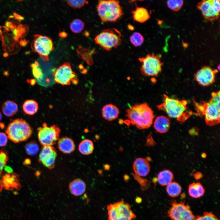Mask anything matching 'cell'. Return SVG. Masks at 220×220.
I'll return each instance as SVG.
<instances>
[{"instance_id": "16", "label": "cell", "mask_w": 220, "mask_h": 220, "mask_svg": "<svg viewBox=\"0 0 220 220\" xmlns=\"http://www.w3.org/2000/svg\"><path fill=\"white\" fill-rule=\"evenodd\" d=\"M133 169L137 175L141 177L146 176L150 171V165L147 160L142 158L137 159L133 164Z\"/></svg>"}, {"instance_id": "4", "label": "cell", "mask_w": 220, "mask_h": 220, "mask_svg": "<svg viewBox=\"0 0 220 220\" xmlns=\"http://www.w3.org/2000/svg\"><path fill=\"white\" fill-rule=\"evenodd\" d=\"M97 8L98 15L103 22L116 21L123 15L122 7L118 1H99Z\"/></svg>"}, {"instance_id": "3", "label": "cell", "mask_w": 220, "mask_h": 220, "mask_svg": "<svg viewBox=\"0 0 220 220\" xmlns=\"http://www.w3.org/2000/svg\"><path fill=\"white\" fill-rule=\"evenodd\" d=\"M185 100H179L170 98L165 94L163 95V102L157 106V108L166 112L168 116L175 118L179 122L183 123L193 114L187 107Z\"/></svg>"}, {"instance_id": "42", "label": "cell", "mask_w": 220, "mask_h": 220, "mask_svg": "<svg viewBox=\"0 0 220 220\" xmlns=\"http://www.w3.org/2000/svg\"><path fill=\"white\" fill-rule=\"evenodd\" d=\"M11 24V22L8 21H6L5 23V27L7 28H10V25Z\"/></svg>"}, {"instance_id": "7", "label": "cell", "mask_w": 220, "mask_h": 220, "mask_svg": "<svg viewBox=\"0 0 220 220\" xmlns=\"http://www.w3.org/2000/svg\"><path fill=\"white\" fill-rule=\"evenodd\" d=\"M107 210L108 220H132L136 217L130 205L123 200L109 204Z\"/></svg>"}, {"instance_id": "10", "label": "cell", "mask_w": 220, "mask_h": 220, "mask_svg": "<svg viewBox=\"0 0 220 220\" xmlns=\"http://www.w3.org/2000/svg\"><path fill=\"white\" fill-rule=\"evenodd\" d=\"M53 76L55 82L62 85H69L72 82L76 84L78 80L70 63L65 62L54 70Z\"/></svg>"}, {"instance_id": "37", "label": "cell", "mask_w": 220, "mask_h": 220, "mask_svg": "<svg viewBox=\"0 0 220 220\" xmlns=\"http://www.w3.org/2000/svg\"><path fill=\"white\" fill-rule=\"evenodd\" d=\"M20 44L21 46L25 47L27 45L28 42L24 39L21 40L20 42Z\"/></svg>"}, {"instance_id": "40", "label": "cell", "mask_w": 220, "mask_h": 220, "mask_svg": "<svg viewBox=\"0 0 220 220\" xmlns=\"http://www.w3.org/2000/svg\"><path fill=\"white\" fill-rule=\"evenodd\" d=\"M2 170L0 169V192L2 191V187L3 184L2 181V178H1V174Z\"/></svg>"}, {"instance_id": "35", "label": "cell", "mask_w": 220, "mask_h": 220, "mask_svg": "<svg viewBox=\"0 0 220 220\" xmlns=\"http://www.w3.org/2000/svg\"><path fill=\"white\" fill-rule=\"evenodd\" d=\"M8 137L5 133L0 132V147L6 145L8 141Z\"/></svg>"}, {"instance_id": "33", "label": "cell", "mask_w": 220, "mask_h": 220, "mask_svg": "<svg viewBox=\"0 0 220 220\" xmlns=\"http://www.w3.org/2000/svg\"><path fill=\"white\" fill-rule=\"evenodd\" d=\"M194 220H219L213 213L205 212L202 215L195 216Z\"/></svg>"}, {"instance_id": "25", "label": "cell", "mask_w": 220, "mask_h": 220, "mask_svg": "<svg viewBox=\"0 0 220 220\" xmlns=\"http://www.w3.org/2000/svg\"><path fill=\"white\" fill-rule=\"evenodd\" d=\"M173 179V174L168 170H163L160 172L157 175V181L162 186H167L172 182Z\"/></svg>"}, {"instance_id": "22", "label": "cell", "mask_w": 220, "mask_h": 220, "mask_svg": "<svg viewBox=\"0 0 220 220\" xmlns=\"http://www.w3.org/2000/svg\"><path fill=\"white\" fill-rule=\"evenodd\" d=\"M134 20L140 23H143L149 20L150 15L148 10L143 7H136L132 12Z\"/></svg>"}, {"instance_id": "38", "label": "cell", "mask_w": 220, "mask_h": 220, "mask_svg": "<svg viewBox=\"0 0 220 220\" xmlns=\"http://www.w3.org/2000/svg\"><path fill=\"white\" fill-rule=\"evenodd\" d=\"M12 32L14 36L19 37V31L16 28H14L13 29Z\"/></svg>"}, {"instance_id": "13", "label": "cell", "mask_w": 220, "mask_h": 220, "mask_svg": "<svg viewBox=\"0 0 220 220\" xmlns=\"http://www.w3.org/2000/svg\"><path fill=\"white\" fill-rule=\"evenodd\" d=\"M168 211L169 217L172 220H194L195 216L189 206L183 202L178 203L173 201Z\"/></svg>"}, {"instance_id": "27", "label": "cell", "mask_w": 220, "mask_h": 220, "mask_svg": "<svg viewBox=\"0 0 220 220\" xmlns=\"http://www.w3.org/2000/svg\"><path fill=\"white\" fill-rule=\"evenodd\" d=\"M22 108L24 112L26 114L32 115L37 112L38 109V105L33 100H28L23 103Z\"/></svg>"}, {"instance_id": "46", "label": "cell", "mask_w": 220, "mask_h": 220, "mask_svg": "<svg viewBox=\"0 0 220 220\" xmlns=\"http://www.w3.org/2000/svg\"><path fill=\"white\" fill-rule=\"evenodd\" d=\"M218 68V69L219 70H220V65L219 64L217 67Z\"/></svg>"}, {"instance_id": "19", "label": "cell", "mask_w": 220, "mask_h": 220, "mask_svg": "<svg viewBox=\"0 0 220 220\" xmlns=\"http://www.w3.org/2000/svg\"><path fill=\"white\" fill-rule=\"evenodd\" d=\"M57 142V148L59 150L65 154H70L75 148L74 141L71 138L65 137L59 138Z\"/></svg>"}, {"instance_id": "31", "label": "cell", "mask_w": 220, "mask_h": 220, "mask_svg": "<svg viewBox=\"0 0 220 220\" xmlns=\"http://www.w3.org/2000/svg\"><path fill=\"white\" fill-rule=\"evenodd\" d=\"M84 26V22L81 20L75 19L70 23V27L71 30L74 33H78L81 32Z\"/></svg>"}, {"instance_id": "18", "label": "cell", "mask_w": 220, "mask_h": 220, "mask_svg": "<svg viewBox=\"0 0 220 220\" xmlns=\"http://www.w3.org/2000/svg\"><path fill=\"white\" fill-rule=\"evenodd\" d=\"M119 113V110L117 107L111 104L106 105L102 110V117L108 121L116 119L118 117Z\"/></svg>"}, {"instance_id": "17", "label": "cell", "mask_w": 220, "mask_h": 220, "mask_svg": "<svg viewBox=\"0 0 220 220\" xmlns=\"http://www.w3.org/2000/svg\"><path fill=\"white\" fill-rule=\"evenodd\" d=\"M170 125V121L168 117L160 116L157 117L155 119L153 127L156 132L163 133L168 131Z\"/></svg>"}, {"instance_id": "43", "label": "cell", "mask_w": 220, "mask_h": 220, "mask_svg": "<svg viewBox=\"0 0 220 220\" xmlns=\"http://www.w3.org/2000/svg\"><path fill=\"white\" fill-rule=\"evenodd\" d=\"M3 55L4 57H6L8 56L9 54L7 53L6 52L3 54Z\"/></svg>"}, {"instance_id": "44", "label": "cell", "mask_w": 220, "mask_h": 220, "mask_svg": "<svg viewBox=\"0 0 220 220\" xmlns=\"http://www.w3.org/2000/svg\"><path fill=\"white\" fill-rule=\"evenodd\" d=\"M14 18V16L13 15H10L9 17V19L10 18Z\"/></svg>"}, {"instance_id": "34", "label": "cell", "mask_w": 220, "mask_h": 220, "mask_svg": "<svg viewBox=\"0 0 220 220\" xmlns=\"http://www.w3.org/2000/svg\"><path fill=\"white\" fill-rule=\"evenodd\" d=\"M67 2L69 6L75 8H81L88 3V2L86 0H67Z\"/></svg>"}, {"instance_id": "20", "label": "cell", "mask_w": 220, "mask_h": 220, "mask_svg": "<svg viewBox=\"0 0 220 220\" xmlns=\"http://www.w3.org/2000/svg\"><path fill=\"white\" fill-rule=\"evenodd\" d=\"M3 186L7 189H17L20 183L17 175L9 173L5 175L2 178Z\"/></svg>"}, {"instance_id": "15", "label": "cell", "mask_w": 220, "mask_h": 220, "mask_svg": "<svg viewBox=\"0 0 220 220\" xmlns=\"http://www.w3.org/2000/svg\"><path fill=\"white\" fill-rule=\"evenodd\" d=\"M57 156V151L53 146H43L39 155L38 161L49 169L53 168Z\"/></svg>"}, {"instance_id": "32", "label": "cell", "mask_w": 220, "mask_h": 220, "mask_svg": "<svg viewBox=\"0 0 220 220\" xmlns=\"http://www.w3.org/2000/svg\"><path fill=\"white\" fill-rule=\"evenodd\" d=\"M183 4L184 1L182 0H168L167 2L168 7L175 11L179 10Z\"/></svg>"}, {"instance_id": "2", "label": "cell", "mask_w": 220, "mask_h": 220, "mask_svg": "<svg viewBox=\"0 0 220 220\" xmlns=\"http://www.w3.org/2000/svg\"><path fill=\"white\" fill-rule=\"evenodd\" d=\"M220 103L219 90L212 92L211 98L207 102H194L196 110L198 115L204 116L206 123L210 126L215 125L220 122Z\"/></svg>"}, {"instance_id": "11", "label": "cell", "mask_w": 220, "mask_h": 220, "mask_svg": "<svg viewBox=\"0 0 220 220\" xmlns=\"http://www.w3.org/2000/svg\"><path fill=\"white\" fill-rule=\"evenodd\" d=\"M31 47L33 50L45 61H49V55L54 49L52 39L49 37L40 35H34Z\"/></svg>"}, {"instance_id": "24", "label": "cell", "mask_w": 220, "mask_h": 220, "mask_svg": "<svg viewBox=\"0 0 220 220\" xmlns=\"http://www.w3.org/2000/svg\"><path fill=\"white\" fill-rule=\"evenodd\" d=\"M17 104L11 100L6 101L3 104L2 110L3 114L6 116L10 117L14 115L18 111Z\"/></svg>"}, {"instance_id": "21", "label": "cell", "mask_w": 220, "mask_h": 220, "mask_svg": "<svg viewBox=\"0 0 220 220\" xmlns=\"http://www.w3.org/2000/svg\"><path fill=\"white\" fill-rule=\"evenodd\" d=\"M71 193L75 196H79L83 194L85 191L86 185L82 180L77 178L72 181L69 185Z\"/></svg>"}, {"instance_id": "26", "label": "cell", "mask_w": 220, "mask_h": 220, "mask_svg": "<svg viewBox=\"0 0 220 220\" xmlns=\"http://www.w3.org/2000/svg\"><path fill=\"white\" fill-rule=\"evenodd\" d=\"M94 149L93 141L88 139L82 141L79 144L78 149L81 153L84 155H89L92 154Z\"/></svg>"}, {"instance_id": "41", "label": "cell", "mask_w": 220, "mask_h": 220, "mask_svg": "<svg viewBox=\"0 0 220 220\" xmlns=\"http://www.w3.org/2000/svg\"><path fill=\"white\" fill-rule=\"evenodd\" d=\"M59 35L61 37L65 38L67 36V34L65 32H62L59 33Z\"/></svg>"}, {"instance_id": "23", "label": "cell", "mask_w": 220, "mask_h": 220, "mask_svg": "<svg viewBox=\"0 0 220 220\" xmlns=\"http://www.w3.org/2000/svg\"><path fill=\"white\" fill-rule=\"evenodd\" d=\"M205 192L202 185L199 182H193L189 185L188 193L192 197L197 198L202 196Z\"/></svg>"}, {"instance_id": "8", "label": "cell", "mask_w": 220, "mask_h": 220, "mask_svg": "<svg viewBox=\"0 0 220 220\" xmlns=\"http://www.w3.org/2000/svg\"><path fill=\"white\" fill-rule=\"evenodd\" d=\"M138 59L141 63L140 71L144 76H156L162 71L163 63L159 56L154 53L147 54L144 57L138 58Z\"/></svg>"}, {"instance_id": "29", "label": "cell", "mask_w": 220, "mask_h": 220, "mask_svg": "<svg viewBox=\"0 0 220 220\" xmlns=\"http://www.w3.org/2000/svg\"><path fill=\"white\" fill-rule=\"evenodd\" d=\"M130 40L131 44L135 47L141 46L144 41V38L139 32H134L130 36Z\"/></svg>"}, {"instance_id": "14", "label": "cell", "mask_w": 220, "mask_h": 220, "mask_svg": "<svg viewBox=\"0 0 220 220\" xmlns=\"http://www.w3.org/2000/svg\"><path fill=\"white\" fill-rule=\"evenodd\" d=\"M218 72L217 69L214 70L209 66H204L197 72L194 79L202 86H209L215 82V75Z\"/></svg>"}, {"instance_id": "39", "label": "cell", "mask_w": 220, "mask_h": 220, "mask_svg": "<svg viewBox=\"0 0 220 220\" xmlns=\"http://www.w3.org/2000/svg\"><path fill=\"white\" fill-rule=\"evenodd\" d=\"M202 176V175L200 172H197L194 175V177L196 179H198L200 178Z\"/></svg>"}, {"instance_id": "30", "label": "cell", "mask_w": 220, "mask_h": 220, "mask_svg": "<svg viewBox=\"0 0 220 220\" xmlns=\"http://www.w3.org/2000/svg\"><path fill=\"white\" fill-rule=\"evenodd\" d=\"M25 148L27 154L32 156L36 155L39 150L38 145L34 141H31L26 144Z\"/></svg>"}, {"instance_id": "45", "label": "cell", "mask_w": 220, "mask_h": 220, "mask_svg": "<svg viewBox=\"0 0 220 220\" xmlns=\"http://www.w3.org/2000/svg\"><path fill=\"white\" fill-rule=\"evenodd\" d=\"M2 114L0 112V121L2 119Z\"/></svg>"}, {"instance_id": "12", "label": "cell", "mask_w": 220, "mask_h": 220, "mask_svg": "<svg viewBox=\"0 0 220 220\" xmlns=\"http://www.w3.org/2000/svg\"><path fill=\"white\" fill-rule=\"evenodd\" d=\"M207 21L218 20L220 16L219 0H204L199 2L197 6Z\"/></svg>"}, {"instance_id": "6", "label": "cell", "mask_w": 220, "mask_h": 220, "mask_svg": "<svg viewBox=\"0 0 220 220\" xmlns=\"http://www.w3.org/2000/svg\"><path fill=\"white\" fill-rule=\"evenodd\" d=\"M95 43L106 51L117 48L122 42L121 34L117 29L108 28L102 30L95 38Z\"/></svg>"}, {"instance_id": "1", "label": "cell", "mask_w": 220, "mask_h": 220, "mask_svg": "<svg viewBox=\"0 0 220 220\" xmlns=\"http://www.w3.org/2000/svg\"><path fill=\"white\" fill-rule=\"evenodd\" d=\"M127 119L124 123L135 125L139 129H147L152 124L155 117L152 108L146 103L135 104L126 111Z\"/></svg>"}, {"instance_id": "28", "label": "cell", "mask_w": 220, "mask_h": 220, "mask_svg": "<svg viewBox=\"0 0 220 220\" xmlns=\"http://www.w3.org/2000/svg\"><path fill=\"white\" fill-rule=\"evenodd\" d=\"M166 191L170 196L174 197L180 194L182 191V188L178 183L175 182H172L167 185Z\"/></svg>"}, {"instance_id": "9", "label": "cell", "mask_w": 220, "mask_h": 220, "mask_svg": "<svg viewBox=\"0 0 220 220\" xmlns=\"http://www.w3.org/2000/svg\"><path fill=\"white\" fill-rule=\"evenodd\" d=\"M38 139L43 146H53L59 139L60 130L55 125L49 127L44 123L42 127L38 128Z\"/></svg>"}, {"instance_id": "36", "label": "cell", "mask_w": 220, "mask_h": 220, "mask_svg": "<svg viewBox=\"0 0 220 220\" xmlns=\"http://www.w3.org/2000/svg\"><path fill=\"white\" fill-rule=\"evenodd\" d=\"M13 15L14 16L15 19L18 20L19 21L23 20L24 19L23 16L16 13H13Z\"/></svg>"}, {"instance_id": "5", "label": "cell", "mask_w": 220, "mask_h": 220, "mask_svg": "<svg viewBox=\"0 0 220 220\" xmlns=\"http://www.w3.org/2000/svg\"><path fill=\"white\" fill-rule=\"evenodd\" d=\"M6 132L9 139L18 143L28 140L32 135L33 129L25 120L18 118L9 124Z\"/></svg>"}]
</instances>
